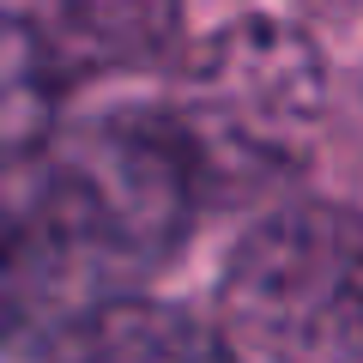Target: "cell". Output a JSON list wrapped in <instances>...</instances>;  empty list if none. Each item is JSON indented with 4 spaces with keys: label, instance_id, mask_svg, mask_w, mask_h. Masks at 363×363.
Listing matches in <instances>:
<instances>
[{
    "label": "cell",
    "instance_id": "6da1fadb",
    "mask_svg": "<svg viewBox=\"0 0 363 363\" xmlns=\"http://www.w3.org/2000/svg\"><path fill=\"white\" fill-rule=\"evenodd\" d=\"M200 169L169 116L128 109L55 152L43 182L18 200L43 255L55 309L85 315L152 272L200 212Z\"/></svg>",
    "mask_w": 363,
    "mask_h": 363
},
{
    "label": "cell",
    "instance_id": "7a4b0ae2",
    "mask_svg": "<svg viewBox=\"0 0 363 363\" xmlns=\"http://www.w3.org/2000/svg\"><path fill=\"white\" fill-rule=\"evenodd\" d=\"M224 339L260 363H357V224L339 206H291L230 255Z\"/></svg>",
    "mask_w": 363,
    "mask_h": 363
},
{
    "label": "cell",
    "instance_id": "3957f363",
    "mask_svg": "<svg viewBox=\"0 0 363 363\" xmlns=\"http://www.w3.org/2000/svg\"><path fill=\"white\" fill-rule=\"evenodd\" d=\"M206 188L212 164L242 157L248 176L303 145L321 121V55L272 25H236L188 67V109H164Z\"/></svg>",
    "mask_w": 363,
    "mask_h": 363
},
{
    "label": "cell",
    "instance_id": "277c9868",
    "mask_svg": "<svg viewBox=\"0 0 363 363\" xmlns=\"http://www.w3.org/2000/svg\"><path fill=\"white\" fill-rule=\"evenodd\" d=\"M176 18L182 0H49L37 37L67 85V79H104L152 61L169 43Z\"/></svg>",
    "mask_w": 363,
    "mask_h": 363
},
{
    "label": "cell",
    "instance_id": "5b68a950",
    "mask_svg": "<svg viewBox=\"0 0 363 363\" xmlns=\"http://www.w3.org/2000/svg\"><path fill=\"white\" fill-rule=\"evenodd\" d=\"M49 363H230L224 339L164 303H97L73 315Z\"/></svg>",
    "mask_w": 363,
    "mask_h": 363
},
{
    "label": "cell",
    "instance_id": "8992f818",
    "mask_svg": "<svg viewBox=\"0 0 363 363\" xmlns=\"http://www.w3.org/2000/svg\"><path fill=\"white\" fill-rule=\"evenodd\" d=\"M61 73L30 18L0 13V169L25 164L49 145L61 109Z\"/></svg>",
    "mask_w": 363,
    "mask_h": 363
},
{
    "label": "cell",
    "instance_id": "52a82bcc",
    "mask_svg": "<svg viewBox=\"0 0 363 363\" xmlns=\"http://www.w3.org/2000/svg\"><path fill=\"white\" fill-rule=\"evenodd\" d=\"M49 315H61V309H55L43 255L30 242V224L18 212V200H0V351L18 345Z\"/></svg>",
    "mask_w": 363,
    "mask_h": 363
}]
</instances>
